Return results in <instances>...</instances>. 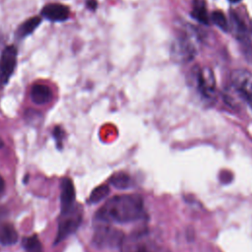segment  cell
I'll use <instances>...</instances> for the list:
<instances>
[{"instance_id":"22","label":"cell","mask_w":252,"mask_h":252,"mask_svg":"<svg viewBox=\"0 0 252 252\" xmlns=\"http://www.w3.org/2000/svg\"><path fill=\"white\" fill-rule=\"evenodd\" d=\"M251 94H252V91H251Z\"/></svg>"},{"instance_id":"15","label":"cell","mask_w":252,"mask_h":252,"mask_svg":"<svg viewBox=\"0 0 252 252\" xmlns=\"http://www.w3.org/2000/svg\"><path fill=\"white\" fill-rule=\"evenodd\" d=\"M109 182L115 188L125 189L130 185V177L125 173H116L110 177Z\"/></svg>"},{"instance_id":"13","label":"cell","mask_w":252,"mask_h":252,"mask_svg":"<svg viewBox=\"0 0 252 252\" xmlns=\"http://www.w3.org/2000/svg\"><path fill=\"white\" fill-rule=\"evenodd\" d=\"M249 78H250V75L247 71H244V70H237L233 73V76H232V82H233V85L239 89V90H243L248 81H249Z\"/></svg>"},{"instance_id":"17","label":"cell","mask_w":252,"mask_h":252,"mask_svg":"<svg viewBox=\"0 0 252 252\" xmlns=\"http://www.w3.org/2000/svg\"><path fill=\"white\" fill-rule=\"evenodd\" d=\"M62 134H63V132H62V130L60 129V127H55L54 128V130H53V135H54V138L56 139V141H57V145H58V147L60 148L61 147V139H62Z\"/></svg>"},{"instance_id":"2","label":"cell","mask_w":252,"mask_h":252,"mask_svg":"<svg viewBox=\"0 0 252 252\" xmlns=\"http://www.w3.org/2000/svg\"><path fill=\"white\" fill-rule=\"evenodd\" d=\"M124 241V233L109 225H99L95 228L93 243L97 248H115Z\"/></svg>"},{"instance_id":"21","label":"cell","mask_w":252,"mask_h":252,"mask_svg":"<svg viewBox=\"0 0 252 252\" xmlns=\"http://www.w3.org/2000/svg\"><path fill=\"white\" fill-rule=\"evenodd\" d=\"M231 3H238V2H240L241 0H229Z\"/></svg>"},{"instance_id":"23","label":"cell","mask_w":252,"mask_h":252,"mask_svg":"<svg viewBox=\"0 0 252 252\" xmlns=\"http://www.w3.org/2000/svg\"><path fill=\"white\" fill-rule=\"evenodd\" d=\"M0 145H1V143H0ZM0 147H1V146H0Z\"/></svg>"},{"instance_id":"4","label":"cell","mask_w":252,"mask_h":252,"mask_svg":"<svg viewBox=\"0 0 252 252\" xmlns=\"http://www.w3.org/2000/svg\"><path fill=\"white\" fill-rule=\"evenodd\" d=\"M17 63V49L10 45L4 48L0 55V85H6L10 80Z\"/></svg>"},{"instance_id":"3","label":"cell","mask_w":252,"mask_h":252,"mask_svg":"<svg viewBox=\"0 0 252 252\" xmlns=\"http://www.w3.org/2000/svg\"><path fill=\"white\" fill-rule=\"evenodd\" d=\"M82 220V211L79 207H73L70 211L61 213V218L58 225V232L56 234V238L54 243L57 244L71 233H73L78 226L80 225Z\"/></svg>"},{"instance_id":"6","label":"cell","mask_w":252,"mask_h":252,"mask_svg":"<svg viewBox=\"0 0 252 252\" xmlns=\"http://www.w3.org/2000/svg\"><path fill=\"white\" fill-rule=\"evenodd\" d=\"M61 213L70 211L74 207L75 188L73 182L69 178H64L61 181Z\"/></svg>"},{"instance_id":"7","label":"cell","mask_w":252,"mask_h":252,"mask_svg":"<svg viewBox=\"0 0 252 252\" xmlns=\"http://www.w3.org/2000/svg\"><path fill=\"white\" fill-rule=\"evenodd\" d=\"M42 16L47 18L50 21L59 22V21H65L69 17V9L65 5L58 4V3H51L46 5L42 11Z\"/></svg>"},{"instance_id":"12","label":"cell","mask_w":252,"mask_h":252,"mask_svg":"<svg viewBox=\"0 0 252 252\" xmlns=\"http://www.w3.org/2000/svg\"><path fill=\"white\" fill-rule=\"evenodd\" d=\"M108 194H109V187L105 184L99 185L92 191V193L89 197V202L93 203V204L98 203L102 199H104Z\"/></svg>"},{"instance_id":"20","label":"cell","mask_w":252,"mask_h":252,"mask_svg":"<svg viewBox=\"0 0 252 252\" xmlns=\"http://www.w3.org/2000/svg\"><path fill=\"white\" fill-rule=\"evenodd\" d=\"M135 252H150V251H148L146 248H144V247H140V248H138Z\"/></svg>"},{"instance_id":"1","label":"cell","mask_w":252,"mask_h":252,"mask_svg":"<svg viewBox=\"0 0 252 252\" xmlns=\"http://www.w3.org/2000/svg\"><path fill=\"white\" fill-rule=\"evenodd\" d=\"M143 211L144 202L140 195H117L110 198L97 210L95 219L102 222L126 223L140 219Z\"/></svg>"},{"instance_id":"9","label":"cell","mask_w":252,"mask_h":252,"mask_svg":"<svg viewBox=\"0 0 252 252\" xmlns=\"http://www.w3.org/2000/svg\"><path fill=\"white\" fill-rule=\"evenodd\" d=\"M18 240V232L13 224L0 222V244L12 245Z\"/></svg>"},{"instance_id":"10","label":"cell","mask_w":252,"mask_h":252,"mask_svg":"<svg viewBox=\"0 0 252 252\" xmlns=\"http://www.w3.org/2000/svg\"><path fill=\"white\" fill-rule=\"evenodd\" d=\"M40 22H41V19L39 17H32V18L28 19L25 23H23L19 27V29L17 31V35L20 37H24V36L30 34L36 29V27L40 24Z\"/></svg>"},{"instance_id":"18","label":"cell","mask_w":252,"mask_h":252,"mask_svg":"<svg viewBox=\"0 0 252 252\" xmlns=\"http://www.w3.org/2000/svg\"><path fill=\"white\" fill-rule=\"evenodd\" d=\"M87 6L90 8V9H92V10H94L95 8H96V1L95 0H89L88 2H87Z\"/></svg>"},{"instance_id":"19","label":"cell","mask_w":252,"mask_h":252,"mask_svg":"<svg viewBox=\"0 0 252 252\" xmlns=\"http://www.w3.org/2000/svg\"><path fill=\"white\" fill-rule=\"evenodd\" d=\"M4 188H5V182H4L3 177L0 175V194L3 192Z\"/></svg>"},{"instance_id":"11","label":"cell","mask_w":252,"mask_h":252,"mask_svg":"<svg viewBox=\"0 0 252 252\" xmlns=\"http://www.w3.org/2000/svg\"><path fill=\"white\" fill-rule=\"evenodd\" d=\"M192 17L203 24L209 23V16L207 13L205 2L203 0H195L194 1Z\"/></svg>"},{"instance_id":"8","label":"cell","mask_w":252,"mask_h":252,"mask_svg":"<svg viewBox=\"0 0 252 252\" xmlns=\"http://www.w3.org/2000/svg\"><path fill=\"white\" fill-rule=\"evenodd\" d=\"M52 97L51 90L42 84L33 85L31 90V98L36 104H44Z\"/></svg>"},{"instance_id":"14","label":"cell","mask_w":252,"mask_h":252,"mask_svg":"<svg viewBox=\"0 0 252 252\" xmlns=\"http://www.w3.org/2000/svg\"><path fill=\"white\" fill-rule=\"evenodd\" d=\"M23 246L27 252H42L41 243L35 235L24 238Z\"/></svg>"},{"instance_id":"16","label":"cell","mask_w":252,"mask_h":252,"mask_svg":"<svg viewBox=\"0 0 252 252\" xmlns=\"http://www.w3.org/2000/svg\"><path fill=\"white\" fill-rule=\"evenodd\" d=\"M211 19L214 22V24H216L221 31H224V32L228 31L227 20L225 19L224 15L221 12H220V11L213 12L211 15Z\"/></svg>"},{"instance_id":"5","label":"cell","mask_w":252,"mask_h":252,"mask_svg":"<svg viewBox=\"0 0 252 252\" xmlns=\"http://www.w3.org/2000/svg\"><path fill=\"white\" fill-rule=\"evenodd\" d=\"M196 83L199 91L205 96H210L216 87V79L210 68H203L196 74Z\"/></svg>"}]
</instances>
